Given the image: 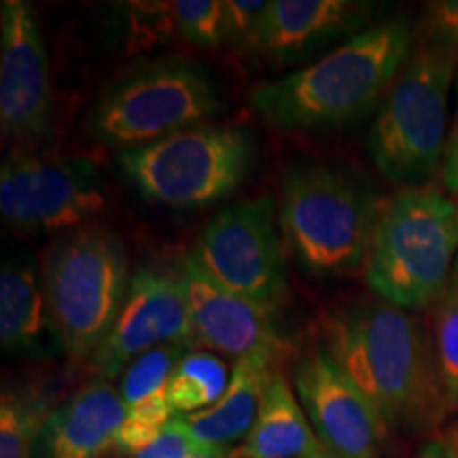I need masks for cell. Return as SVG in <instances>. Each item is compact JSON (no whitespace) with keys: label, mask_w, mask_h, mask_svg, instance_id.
I'll return each instance as SVG.
<instances>
[{"label":"cell","mask_w":458,"mask_h":458,"mask_svg":"<svg viewBox=\"0 0 458 458\" xmlns=\"http://www.w3.org/2000/svg\"><path fill=\"white\" fill-rule=\"evenodd\" d=\"M420 41L458 55V0H437L427 3L420 20Z\"/></svg>","instance_id":"26"},{"label":"cell","mask_w":458,"mask_h":458,"mask_svg":"<svg viewBox=\"0 0 458 458\" xmlns=\"http://www.w3.org/2000/svg\"><path fill=\"white\" fill-rule=\"evenodd\" d=\"M51 401L38 388H4L0 399V458H30Z\"/></svg>","instance_id":"22"},{"label":"cell","mask_w":458,"mask_h":458,"mask_svg":"<svg viewBox=\"0 0 458 458\" xmlns=\"http://www.w3.org/2000/svg\"><path fill=\"white\" fill-rule=\"evenodd\" d=\"M164 344H179L189 351L199 346L179 274L165 267H139L131 274L111 331L88 365L100 380L111 382L122 377L140 354Z\"/></svg>","instance_id":"11"},{"label":"cell","mask_w":458,"mask_h":458,"mask_svg":"<svg viewBox=\"0 0 458 458\" xmlns=\"http://www.w3.org/2000/svg\"><path fill=\"white\" fill-rule=\"evenodd\" d=\"M221 108L208 72L187 57L139 62L102 89L88 131L102 145L128 151L206 123Z\"/></svg>","instance_id":"7"},{"label":"cell","mask_w":458,"mask_h":458,"mask_svg":"<svg viewBox=\"0 0 458 458\" xmlns=\"http://www.w3.org/2000/svg\"><path fill=\"white\" fill-rule=\"evenodd\" d=\"M293 388L331 458H380L386 425L327 348L297 360Z\"/></svg>","instance_id":"13"},{"label":"cell","mask_w":458,"mask_h":458,"mask_svg":"<svg viewBox=\"0 0 458 458\" xmlns=\"http://www.w3.org/2000/svg\"><path fill=\"white\" fill-rule=\"evenodd\" d=\"M189 348L179 344H164L140 354L122 374L119 394L125 405V420L117 435L114 452L134 458L151 445L159 433L174 420L168 397V382L179 360Z\"/></svg>","instance_id":"17"},{"label":"cell","mask_w":458,"mask_h":458,"mask_svg":"<svg viewBox=\"0 0 458 458\" xmlns=\"http://www.w3.org/2000/svg\"><path fill=\"white\" fill-rule=\"evenodd\" d=\"M51 344L60 346L43 274L32 257H4L0 267V346L7 354H43Z\"/></svg>","instance_id":"19"},{"label":"cell","mask_w":458,"mask_h":458,"mask_svg":"<svg viewBox=\"0 0 458 458\" xmlns=\"http://www.w3.org/2000/svg\"><path fill=\"white\" fill-rule=\"evenodd\" d=\"M41 274L60 348L72 360H89L128 293L122 240L100 227L71 229L45 250Z\"/></svg>","instance_id":"6"},{"label":"cell","mask_w":458,"mask_h":458,"mask_svg":"<svg viewBox=\"0 0 458 458\" xmlns=\"http://www.w3.org/2000/svg\"><path fill=\"white\" fill-rule=\"evenodd\" d=\"M458 131V72H456V119H454V134Z\"/></svg>","instance_id":"30"},{"label":"cell","mask_w":458,"mask_h":458,"mask_svg":"<svg viewBox=\"0 0 458 458\" xmlns=\"http://www.w3.org/2000/svg\"><path fill=\"white\" fill-rule=\"evenodd\" d=\"M0 125L15 140H45L54 131L49 55L32 3L0 7Z\"/></svg>","instance_id":"12"},{"label":"cell","mask_w":458,"mask_h":458,"mask_svg":"<svg viewBox=\"0 0 458 458\" xmlns=\"http://www.w3.org/2000/svg\"><path fill=\"white\" fill-rule=\"evenodd\" d=\"M442 174H444L445 187L458 196V131L456 134H452L450 145H448V148H445Z\"/></svg>","instance_id":"28"},{"label":"cell","mask_w":458,"mask_h":458,"mask_svg":"<svg viewBox=\"0 0 458 458\" xmlns=\"http://www.w3.org/2000/svg\"><path fill=\"white\" fill-rule=\"evenodd\" d=\"M257 142L240 125L199 123L151 145L119 151L123 176L148 202L193 208L238 191L255 165Z\"/></svg>","instance_id":"8"},{"label":"cell","mask_w":458,"mask_h":458,"mask_svg":"<svg viewBox=\"0 0 458 458\" xmlns=\"http://www.w3.org/2000/svg\"><path fill=\"white\" fill-rule=\"evenodd\" d=\"M327 454L283 371H276L259 414L229 458H306Z\"/></svg>","instance_id":"20"},{"label":"cell","mask_w":458,"mask_h":458,"mask_svg":"<svg viewBox=\"0 0 458 458\" xmlns=\"http://www.w3.org/2000/svg\"><path fill=\"white\" fill-rule=\"evenodd\" d=\"M280 357L283 352L263 351L233 360L223 397L208 410L181 416L193 437L229 458L233 445L242 444L253 427L267 386L278 371Z\"/></svg>","instance_id":"18"},{"label":"cell","mask_w":458,"mask_h":458,"mask_svg":"<svg viewBox=\"0 0 458 458\" xmlns=\"http://www.w3.org/2000/svg\"><path fill=\"white\" fill-rule=\"evenodd\" d=\"M327 351L386 428L427 431L448 416L431 334L410 310L386 301L344 308L329 318Z\"/></svg>","instance_id":"2"},{"label":"cell","mask_w":458,"mask_h":458,"mask_svg":"<svg viewBox=\"0 0 458 458\" xmlns=\"http://www.w3.org/2000/svg\"><path fill=\"white\" fill-rule=\"evenodd\" d=\"M380 213L369 187L337 165L297 164L283 181L280 229L312 276H346L368 266Z\"/></svg>","instance_id":"3"},{"label":"cell","mask_w":458,"mask_h":458,"mask_svg":"<svg viewBox=\"0 0 458 458\" xmlns=\"http://www.w3.org/2000/svg\"><path fill=\"white\" fill-rule=\"evenodd\" d=\"M199 267L246 300L278 310L286 295V266L270 198L221 208L206 223L196 249Z\"/></svg>","instance_id":"9"},{"label":"cell","mask_w":458,"mask_h":458,"mask_svg":"<svg viewBox=\"0 0 458 458\" xmlns=\"http://www.w3.org/2000/svg\"><path fill=\"white\" fill-rule=\"evenodd\" d=\"M174 270L199 346L227 354L233 360L263 351L284 352L276 310L221 286L199 267L191 253L181 257Z\"/></svg>","instance_id":"14"},{"label":"cell","mask_w":458,"mask_h":458,"mask_svg":"<svg viewBox=\"0 0 458 458\" xmlns=\"http://www.w3.org/2000/svg\"><path fill=\"white\" fill-rule=\"evenodd\" d=\"M105 208V182L89 159L13 156L0 170V215L11 227L71 232Z\"/></svg>","instance_id":"10"},{"label":"cell","mask_w":458,"mask_h":458,"mask_svg":"<svg viewBox=\"0 0 458 458\" xmlns=\"http://www.w3.org/2000/svg\"><path fill=\"white\" fill-rule=\"evenodd\" d=\"M267 4V0H223L225 45L250 51Z\"/></svg>","instance_id":"27"},{"label":"cell","mask_w":458,"mask_h":458,"mask_svg":"<svg viewBox=\"0 0 458 458\" xmlns=\"http://www.w3.org/2000/svg\"><path fill=\"white\" fill-rule=\"evenodd\" d=\"M431 344L444 393L445 414L458 410V270L433 306Z\"/></svg>","instance_id":"23"},{"label":"cell","mask_w":458,"mask_h":458,"mask_svg":"<svg viewBox=\"0 0 458 458\" xmlns=\"http://www.w3.org/2000/svg\"><path fill=\"white\" fill-rule=\"evenodd\" d=\"M456 72L458 55L416 43L377 108L368 136V153L376 170L393 185L427 187L439 168Z\"/></svg>","instance_id":"5"},{"label":"cell","mask_w":458,"mask_h":458,"mask_svg":"<svg viewBox=\"0 0 458 458\" xmlns=\"http://www.w3.org/2000/svg\"><path fill=\"white\" fill-rule=\"evenodd\" d=\"M123 420L119 388L96 377L54 405L30 458H106L114 452Z\"/></svg>","instance_id":"16"},{"label":"cell","mask_w":458,"mask_h":458,"mask_svg":"<svg viewBox=\"0 0 458 458\" xmlns=\"http://www.w3.org/2000/svg\"><path fill=\"white\" fill-rule=\"evenodd\" d=\"M371 4L354 0H270L250 51L274 66H289L340 38L363 32Z\"/></svg>","instance_id":"15"},{"label":"cell","mask_w":458,"mask_h":458,"mask_svg":"<svg viewBox=\"0 0 458 458\" xmlns=\"http://www.w3.org/2000/svg\"><path fill=\"white\" fill-rule=\"evenodd\" d=\"M232 371L215 352L189 351L172 371L168 397L176 416L208 410L223 397Z\"/></svg>","instance_id":"21"},{"label":"cell","mask_w":458,"mask_h":458,"mask_svg":"<svg viewBox=\"0 0 458 458\" xmlns=\"http://www.w3.org/2000/svg\"><path fill=\"white\" fill-rule=\"evenodd\" d=\"M306 458H331L329 454H314V456H306Z\"/></svg>","instance_id":"31"},{"label":"cell","mask_w":458,"mask_h":458,"mask_svg":"<svg viewBox=\"0 0 458 458\" xmlns=\"http://www.w3.org/2000/svg\"><path fill=\"white\" fill-rule=\"evenodd\" d=\"M416 458H458L456 450L445 442H428L420 448Z\"/></svg>","instance_id":"29"},{"label":"cell","mask_w":458,"mask_h":458,"mask_svg":"<svg viewBox=\"0 0 458 458\" xmlns=\"http://www.w3.org/2000/svg\"><path fill=\"white\" fill-rule=\"evenodd\" d=\"M403 17L368 26L320 60L250 89L253 111L286 134H318L374 114L411 55Z\"/></svg>","instance_id":"1"},{"label":"cell","mask_w":458,"mask_h":458,"mask_svg":"<svg viewBox=\"0 0 458 458\" xmlns=\"http://www.w3.org/2000/svg\"><path fill=\"white\" fill-rule=\"evenodd\" d=\"M458 270V206L431 185L403 189L377 219L365 280L401 310L433 308Z\"/></svg>","instance_id":"4"},{"label":"cell","mask_w":458,"mask_h":458,"mask_svg":"<svg viewBox=\"0 0 458 458\" xmlns=\"http://www.w3.org/2000/svg\"><path fill=\"white\" fill-rule=\"evenodd\" d=\"M134 458H227L219 450L208 448L193 437L181 416H176L159 437Z\"/></svg>","instance_id":"25"},{"label":"cell","mask_w":458,"mask_h":458,"mask_svg":"<svg viewBox=\"0 0 458 458\" xmlns=\"http://www.w3.org/2000/svg\"><path fill=\"white\" fill-rule=\"evenodd\" d=\"M176 32L198 49H219L225 45L223 0H179L172 3Z\"/></svg>","instance_id":"24"}]
</instances>
